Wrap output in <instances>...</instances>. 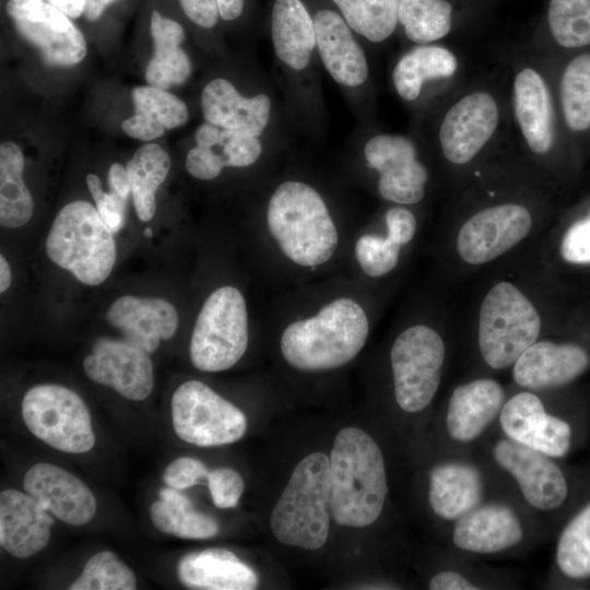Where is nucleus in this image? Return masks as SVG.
Listing matches in <instances>:
<instances>
[{
    "instance_id": "f257e3e1",
    "label": "nucleus",
    "mask_w": 590,
    "mask_h": 590,
    "mask_svg": "<svg viewBox=\"0 0 590 590\" xmlns=\"http://www.w3.org/2000/svg\"><path fill=\"white\" fill-rule=\"evenodd\" d=\"M330 514L344 527L362 528L380 516L388 494L382 452L357 427L341 429L330 453Z\"/></svg>"
},
{
    "instance_id": "f03ea898",
    "label": "nucleus",
    "mask_w": 590,
    "mask_h": 590,
    "mask_svg": "<svg viewBox=\"0 0 590 590\" xmlns=\"http://www.w3.org/2000/svg\"><path fill=\"white\" fill-rule=\"evenodd\" d=\"M368 332V318L361 305L341 297L315 316L288 324L281 337V353L287 364L299 370L334 369L361 352Z\"/></svg>"
},
{
    "instance_id": "7ed1b4c3",
    "label": "nucleus",
    "mask_w": 590,
    "mask_h": 590,
    "mask_svg": "<svg viewBox=\"0 0 590 590\" xmlns=\"http://www.w3.org/2000/svg\"><path fill=\"white\" fill-rule=\"evenodd\" d=\"M267 223L283 255L300 267L326 263L338 247V231L324 200L305 182L287 180L275 188Z\"/></svg>"
},
{
    "instance_id": "20e7f679",
    "label": "nucleus",
    "mask_w": 590,
    "mask_h": 590,
    "mask_svg": "<svg viewBox=\"0 0 590 590\" xmlns=\"http://www.w3.org/2000/svg\"><path fill=\"white\" fill-rule=\"evenodd\" d=\"M330 492L328 456L314 452L299 461L270 517L275 539L309 551L322 547L330 530Z\"/></svg>"
},
{
    "instance_id": "39448f33",
    "label": "nucleus",
    "mask_w": 590,
    "mask_h": 590,
    "mask_svg": "<svg viewBox=\"0 0 590 590\" xmlns=\"http://www.w3.org/2000/svg\"><path fill=\"white\" fill-rule=\"evenodd\" d=\"M45 248L55 264L90 286L107 280L117 258L114 233L84 200L69 202L58 212Z\"/></svg>"
},
{
    "instance_id": "423d86ee",
    "label": "nucleus",
    "mask_w": 590,
    "mask_h": 590,
    "mask_svg": "<svg viewBox=\"0 0 590 590\" xmlns=\"http://www.w3.org/2000/svg\"><path fill=\"white\" fill-rule=\"evenodd\" d=\"M541 319L533 304L514 284L500 282L486 294L479 316V346L485 363L504 369L535 343Z\"/></svg>"
},
{
    "instance_id": "0eeeda50",
    "label": "nucleus",
    "mask_w": 590,
    "mask_h": 590,
    "mask_svg": "<svg viewBox=\"0 0 590 590\" xmlns=\"http://www.w3.org/2000/svg\"><path fill=\"white\" fill-rule=\"evenodd\" d=\"M248 346V312L245 298L234 286H222L203 303L191 334L189 354L201 371L233 367Z\"/></svg>"
},
{
    "instance_id": "6e6552de",
    "label": "nucleus",
    "mask_w": 590,
    "mask_h": 590,
    "mask_svg": "<svg viewBox=\"0 0 590 590\" xmlns=\"http://www.w3.org/2000/svg\"><path fill=\"white\" fill-rule=\"evenodd\" d=\"M22 417L33 435L62 452H87L95 444L85 403L63 386L46 384L31 388L22 400Z\"/></svg>"
},
{
    "instance_id": "1a4fd4ad",
    "label": "nucleus",
    "mask_w": 590,
    "mask_h": 590,
    "mask_svg": "<svg viewBox=\"0 0 590 590\" xmlns=\"http://www.w3.org/2000/svg\"><path fill=\"white\" fill-rule=\"evenodd\" d=\"M444 361L445 344L436 330L417 324L398 335L390 351V362L394 397L403 411L418 412L432 402Z\"/></svg>"
},
{
    "instance_id": "9d476101",
    "label": "nucleus",
    "mask_w": 590,
    "mask_h": 590,
    "mask_svg": "<svg viewBox=\"0 0 590 590\" xmlns=\"http://www.w3.org/2000/svg\"><path fill=\"white\" fill-rule=\"evenodd\" d=\"M170 408L177 436L199 447L233 444L247 429L241 410L199 380L181 384L172 397Z\"/></svg>"
},
{
    "instance_id": "9b49d317",
    "label": "nucleus",
    "mask_w": 590,
    "mask_h": 590,
    "mask_svg": "<svg viewBox=\"0 0 590 590\" xmlns=\"http://www.w3.org/2000/svg\"><path fill=\"white\" fill-rule=\"evenodd\" d=\"M7 13L17 33L51 67H72L86 56V42L67 14L44 0H9Z\"/></svg>"
},
{
    "instance_id": "f8f14e48",
    "label": "nucleus",
    "mask_w": 590,
    "mask_h": 590,
    "mask_svg": "<svg viewBox=\"0 0 590 590\" xmlns=\"http://www.w3.org/2000/svg\"><path fill=\"white\" fill-rule=\"evenodd\" d=\"M83 369L92 381L133 401L145 400L154 387L149 353L125 339H98L83 359Z\"/></svg>"
},
{
    "instance_id": "ddd939ff",
    "label": "nucleus",
    "mask_w": 590,
    "mask_h": 590,
    "mask_svg": "<svg viewBox=\"0 0 590 590\" xmlns=\"http://www.w3.org/2000/svg\"><path fill=\"white\" fill-rule=\"evenodd\" d=\"M529 211L515 203L484 209L471 216L457 237L459 256L470 264H483L505 253L529 233Z\"/></svg>"
},
{
    "instance_id": "4468645a",
    "label": "nucleus",
    "mask_w": 590,
    "mask_h": 590,
    "mask_svg": "<svg viewBox=\"0 0 590 590\" xmlns=\"http://www.w3.org/2000/svg\"><path fill=\"white\" fill-rule=\"evenodd\" d=\"M368 165L379 173L380 196L399 204H414L425 194L428 175L416 158V149L402 135L378 134L364 146Z\"/></svg>"
},
{
    "instance_id": "2eb2a0df",
    "label": "nucleus",
    "mask_w": 590,
    "mask_h": 590,
    "mask_svg": "<svg viewBox=\"0 0 590 590\" xmlns=\"http://www.w3.org/2000/svg\"><path fill=\"white\" fill-rule=\"evenodd\" d=\"M493 456L498 465L517 481L531 506L553 510L565 502L568 492L565 476L548 456L511 439L498 440Z\"/></svg>"
},
{
    "instance_id": "dca6fc26",
    "label": "nucleus",
    "mask_w": 590,
    "mask_h": 590,
    "mask_svg": "<svg viewBox=\"0 0 590 590\" xmlns=\"http://www.w3.org/2000/svg\"><path fill=\"white\" fill-rule=\"evenodd\" d=\"M498 125L495 99L485 92L471 93L445 115L439 141L445 157L455 164L470 162L491 139Z\"/></svg>"
},
{
    "instance_id": "f3484780",
    "label": "nucleus",
    "mask_w": 590,
    "mask_h": 590,
    "mask_svg": "<svg viewBox=\"0 0 590 590\" xmlns=\"http://www.w3.org/2000/svg\"><path fill=\"white\" fill-rule=\"evenodd\" d=\"M499 423L509 439L548 457H563L569 450L570 426L548 414L532 392H520L506 401Z\"/></svg>"
},
{
    "instance_id": "a211bd4d",
    "label": "nucleus",
    "mask_w": 590,
    "mask_h": 590,
    "mask_svg": "<svg viewBox=\"0 0 590 590\" xmlns=\"http://www.w3.org/2000/svg\"><path fill=\"white\" fill-rule=\"evenodd\" d=\"M23 487L47 511L68 524H86L96 512L91 489L74 474L55 464L33 465L24 475Z\"/></svg>"
},
{
    "instance_id": "6ab92c4d",
    "label": "nucleus",
    "mask_w": 590,
    "mask_h": 590,
    "mask_svg": "<svg viewBox=\"0 0 590 590\" xmlns=\"http://www.w3.org/2000/svg\"><path fill=\"white\" fill-rule=\"evenodd\" d=\"M106 319L126 341L149 354L161 341L170 339L178 327L175 306L160 297L120 296L109 306Z\"/></svg>"
},
{
    "instance_id": "aec40b11",
    "label": "nucleus",
    "mask_w": 590,
    "mask_h": 590,
    "mask_svg": "<svg viewBox=\"0 0 590 590\" xmlns=\"http://www.w3.org/2000/svg\"><path fill=\"white\" fill-rule=\"evenodd\" d=\"M196 146L186 156V169L194 178L212 180L224 167H247L261 155L258 137L202 123L194 134Z\"/></svg>"
},
{
    "instance_id": "412c9836",
    "label": "nucleus",
    "mask_w": 590,
    "mask_h": 590,
    "mask_svg": "<svg viewBox=\"0 0 590 590\" xmlns=\"http://www.w3.org/2000/svg\"><path fill=\"white\" fill-rule=\"evenodd\" d=\"M54 518L30 494L4 489L0 494V544L17 558L42 551L50 538Z\"/></svg>"
},
{
    "instance_id": "4be33fe9",
    "label": "nucleus",
    "mask_w": 590,
    "mask_h": 590,
    "mask_svg": "<svg viewBox=\"0 0 590 590\" xmlns=\"http://www.w3.org/2000/svg\"><path fill=\"white\" fill-rule=\"evenodd\" d=\"M316 47L332 79L344 86L362 85L368 76L366 56L343 16L319 10L314 16Z\"/></svg>"
},
{
    "instance_id": "5701e85b",
    "label": "nucleus",
    "mask_w": 590,
    "mask_h": 590,
    "mask_svg": "<svg viewBox=\"0 0 590 590\" xmlns=\"http://www.w3.org/2000/svg\"><path fill=\"white\" fill-rule=\"evenodd\" d=\"M588 353L576 344L540 341L529 346L514 364L515 381L541 390L566 385L589 366Z\"/></svg>"
},
{
    "instance_id": "b1692460",
    "label": "nucleus",
    "mask_w": 590,
    "mask_h": 590,
    "mask_svg": "<svg viewBox=\"0 0 590 590\" xmlns=\"http://www.w3.org/2000/svg\"><path fill=\"white\" fill-rule=\"evenodd\" d=\"M201 108L209 123L259 137L270 120L271 98L267 94L245 97L229 81L217 78L204 86Z\"/></svg>"
},
{
    "instance_id": "393cba45",
    "label": "nucleus",
    "mask_w": 590,
    "mask_h": 590,
    "mask_svg": "<svg viewBox=\"0 0 590 590\" xmlns=\"http://www.w3.org/2000/svg\"><path fill=\"white\" fill-rule=\"evenodd\" d=\"M522 535L521 522L511 508L489 504L477 506L459 518L452 541L460 550L492 554L516 546Z\"/></svg>"
},
{
    "instance_id": "a878e982",
    "label": "nucleus",
    "mask_w": 590,
    "mask_h": 590,
    "mask_svg": "<svg viewBox=\"0 0 590 590\" xmlns=\"http://www.w3.org/2000/svg\"><path fill=\"white\" fill-rule=\"evenodd\" d=\"M504 400L503 387L493 379L458 386L450 396L446 416L450 437L460 442L477 438L499 414Z\"/></svg>"
},
{
    "instance_id": "bb28decb",
    "label": "nucleus",
    "mask_w": 590,
    "mask_h": 590,
    "mask_svg": "<svg viewBox=\"0 0 590 590\" xmlns=\"http://www.w3.org/2000/svg\"><path fill=\"white\" fill-rule=\"evenodd\" d=\"M180 582L189 589L252 590L256 571L226 548H208L182 556L177 565Z\"/></svg>"
},
{
    "instance_id": "cd10ccee",
    "label": "nucleus",
    "mask_w": 590,
    "mask_h": 590,
    "mask_svg": "<svg viewBox=\"0 0 590 590\" xmlns=\"http://www.w3.org/2000/svg\"><path fill=\"white\" fill-rule=\"evenodd\" d=\"M517 121L529 148L539 154L553 144V111L547 86L533 69L521 70L514 83Z\"/></svg>"
},
{
    "instance_id": "c85d7f7f",
    "label": "nucleus",
    "mask_w": 590,
    "mask_h": 590,
    "mask_svg": "<svg viewBox=\"0 0 590 590\" xmlns=\"http://www.w3.org/2000/svg\"><path fill=\"white\" fill-rule=\"evenodd\" d=\"M483 481L468 463L450 462L435 467L429 475L428 500L433 511L446 520H458L479 506Z\"/></svg>"
},
{
    "instance_id": "c756f323",
    "label": "nucleus",
    "mask_w": 590,
    "mask_h": 590,
    "mask_svg": "<svg viewBox=\"0 0 590 590\" xmlns=\"http://www.w3.org/2000/svg\"><path fill=\"white\" fill-rule=\"evenodd\" d=\"M271 37L276 57L295 71L304 70L316 48L314 19L302 0H275Z\"/></svg>"
},
{
    "instance_id": "7c9ffc66",
    "label": "nucleus",
    "mask_w": 590,
    "mask_h": 590,
    "mask_svg": "<svg viewBox=\"0 0 590 590\" xmlns=\"http://www.w3.org/2000/svg\"><path fill=\"white\" fill-rule=\"evenodd\" d=\"M134 115L121 122L123 132L141 141H151L166 130L184 126L188 120L187 105L176 95L152 85L132 91Z\"/></svg>"
},
{
    "instance_id": "2f4dec72",
    "label": "nucleus",
    "mask_w": 590,
    "mask_h": 590,
    "mask_svg": "<svg viewBox=\"0 0 590 590\" xmlns=\"http://www.w3.org/2000/svg\"><path fill=\"white\" fill-rule=\"evenodd\" d=\"M150 32L154 51L145 69L146 83L166 91L181 85L192 71L190 59L180 47L185 39L182 26L153 10Z\"/></svg>"
},
{
    "instance_id": "473e14b6",
    "label": "nucleus",
    "mask_w": 590,
    "mask_h": 590,
    "mask_svg": "<svg viewBox=\"0 0 590 590\" xmlns=\"http://www.w3.org/2000/svg\"><path fill=\"white\" fill-rule=\"evenodd\" d=\"M172 166L168 153L156 143L140 146L127 163L126 169L137 216L151 221L156 212V191Z\"/></svg>"
},
{
    "instance_id": "72a5a7b5",
    "label": "nucleus",
    "mask_w": 590,
    "mask_h": 590,
    "mask_svg": "<svg viewBox=\"0 0 590 590\" xmlns=\"http://www.w3.org/2000/svg\"><path fill=\"white\" fill-rule=\"evenodd\" d=\"M457 66L456 56L447 48L418 46L398 61L392 73L393 85L403 99L414 101L426 80L449 78Z\"/></svg>"
},
{
    "instance_id": "f704fd0d",
    "label": "nucleus",
    "mask_w": 590,
    "mask_h": 590,
    "mask_svg": "<svg viewBox=\"0 0 590 590\" xmlns=\"http://www.w3.org/2000/svg\"><path fill=\"white\" fill-rule=\"evenodd\" d=\"M24 156L14 142L0 145V224L7 228L25 225L34 212L32 194L23 179Z\"/></svg>"
},
{
    "instance_id": "c9c22d12",
    "label": "nucleus",
    "mask_w": 590,
    "mask_h": 590,
    "mask_svg": "<svg viewBox=\"0 0 590 590\" xmlns=\"http://www.w3.org/2000/svg\"><path fill=\"white\" fill-rule=\"evenodd\" d=\"M355 33L370 42L387 39L399 22L400 0H332Z\"/></svg>"
},
{
    "instance_id": "e433bc0d",
    "label": "nucleus",
    "mask_w": 590,
    "mask_h": 590,
    "mask_svg": "<svg viewBox=\"0 0 590 590\" xmlns=\"http://www.w3.org/2000/svg\"><path fill=\"white\" fill-rule=\"evenodd\" d=\"M398 19L406 37L423 45L450 32L452 7L447 0H400Z\"/></svg>"
},
{
    "instance_id": "4c0bfd02",
    "label": "nucleus",
    "mask_w": 590,
    "mask_h": 590,
    "mask_svg": "<svg viewBox=\"0 0 590 590\" xmlns=\"http://www.w3.org/2000/svg\"><path fill=\"white\" fill-rule=\"evenodd\" d=\"M153 526L161 532L181 539L203 540L217 534V521L194 510L191 500L168 503L160 499L150 509Z\"/></svg>"
},
{
    "instance_id": "58836bf2",
    "label": "nucleus",
    "mask_w": 590,
    "mask_h": 590,
    "mask_svg": "<svg viewBox=\"0 0 590 590\" xmlns=\"http://www.w3.org/2000/svg\"><path fill=\"white\" fill-rule=\"evenodd\" d=\"M560 98L567 126L574 131L590 129V54L579 55L567 64Z\"/></svg>"
},
{
    "instance_id": "ea45409f",
    "label": "nucleus",
    "mask_w": 590,
    "mask_h": 590,
    "mask_svg": "<svg viewBox=\"0 0 590 590\" xmlns=\"http://www.w3.org/2000/svg\"><path fill=\"white\" fill-rule=\"evenodd\" d=\"M556 562L570 578L590 576V504L563 530L557 543Z\"/></svg>"
},
{
    "instance_id": "a19ab883",
    "label": "nucleus",
    "mask_w": 590,
    "mask_h": 590,
    "mask_svg": "<svg viewBox=\"0 0 590 590\" xmlns=\"http://www.w3.org/2000/svg\"><path fill=\"white\" fill-rule=\"evenodd\" d=\"M547 19L560 46L578 48L590 44V0H550Z\"/></svg>"
},
{
    "instance_id": "79ce46f5",
    "label": "nucleus",
    "mask_w": 590,
    "mask_h": 590,
    "mask_svg": "<svg viewBox=\"0 0 590 590\" xmlns=\"http://www.w3.org/2000/svg\"><path fill=\"white\" fill-rule=\"evenodd\" d=\"M137 579L132 570L109 551L93 555L70 590H134Z\"/></svg>"
},
{
    "instance_id": "37998d69",
    "label": "nucleus",
    "mask_w": 590,
    "mask_h": 590,
    "mask_svg": "<svg viewBox=\"0 0 590 590\" xmlns=\"http://www.w3.org/2000/svg\"><path fill=\"white\" fill-rule=\"evenodd\" d=\"M400 248L389 236L363 235L355 244V256L367 275L378 278L398 264Z\"/></svg>"
},
{
    "instance_id": "c03bdc74",
    "label": "nucleus",
    "mask_w": 590,
    "mask_h": 590,
    "mask_svg": "<svg viewBox=\"0 0 590 590\" xmlns=\"http://www.w3.org/2000/svg\"><path fill=\"white\" fill-rule=\"evenodd\" d=\"M86 185L102 220L114 234L119 233L126 223L128 199L113 190L105 192L99 177L95 174L86 176Z\"/></svg>"
},
{
    "instance_id": "a18cd8bd",
    "label": "nucleus",
    "mask_w": 590,
    "mask_h": 590,
    "mask_svg": "<svg viewBox=\"0 0 590 590\" xmlns=\"http://www.w3.org/2000/svg\"><path fill=\"white\" fill-rule=\"evenodd\" d=\"M208 485L213 504L219 508L235 507L245 489L243 477L228 468H220L210 471Z\"/></svg>"
},
{
    "instance_id": "49530a36",
    "label": "nucleus",
    "mask_w": 590,
    "mask_h": 590,
    "mask_svg": "<svg viewBox=\"0 0 590 590\" xmlns=\"http://www.w3.org/2000/svg\"><path fill=\"white\" fill-rule=\"evenodd\" d=\"M560 255L570 263H590V215L567 229L560 244Z\"/></svg>"
},
{
    "instance_id": "de8ad7c7",
    "label": "nucleus",
    "mask_w": 590,
    "mask_h": 590,
    "mask_svg": "<svg viewBox=\"0 0 590 590\" xmlns=\"http://www.w3.org/2000/svg\"><path fill=\"white\" fill-rule=\"evenodd\" d=\"M208 468L198 459L179 457L170 462L164 473L163 481L173 488L185 489L200 482L209 474Z\"/></svg>"
},
{
    "instance_id": "09e8293b",
    "label": "nucleus",
    "mask_w": 590,
    "mask_h": 590,
    "mask_svg": "<svg viewBox=\"0 0 590 590\" xmlns=\"http://www.w3.org/2000/svg\"><path fill=\"white\" fill-rule=\"evenodd\" d=\"M388 235L392 240L402 245L411 241L416 232V220L413 213L401 206H394L386 213Z\"/></svg>"
},
{
    "instance_id": "8fccbe9b",
    "label": "nucleus",
    "mask_w": 590,
    "mask_h": 590,
    "mask_svg": "<svg viewBox=\"0 0 590 590\" xmlns=\"http://www.w3.org/2000/svg\"><path fill=\"white\" fill-rule=\"evenodd\" d=\"M182 11L194 24L203 28L216 25L220 13L216 0H179Z\"/></svg>"
},
{
    "instance_id": "3c124183",
    "label": "nucleus",
    "mask_w": 590,
    "mask_h": 590,
    "mask_svg": "<svg viewBox=\"0 0 590 590\" xmlns=\"http://www.w3.org/2000/svg\"><path fill=\"white\" fill-rule=\"evenodd\" d=\"M430 590H475V587L464 576L452 570L436 574L429 581Z\"/></svg>"
},
{
    "instance_id": "603ef678",
    "label": "nucleus",
    "mask_w": 590,
    "mask_h": 590,
    "mask_svg": "<svg viewBox=\"0 0 590 590\" xmlns=\"http://www.w3.org/2000/svg\"><path fill=\"white\" fill-rule=\"evenodd\" d=\"M107 179L110 190L116 191L123 198H129L131 194V187L127 169L123 165L120 163L111 164L108 169Z\"/></svg>"
},
{
    "instance_id": "864d4df0",
    "label": "nucleus",
    "mask_w": 590,
    "mask_h": 590,
    "mask_svg": "<svg viewBox=\"0 0 590 590\" xmlns=\"http://www.w3.org/2000/svg\"><path fill=\"white\" fill-rule=\"evenodd\" d=\"M47 2L69 17L76 19L84 13L86 0H47Z\"/></svg>"
},
{
    "instance_id": "5fc2aeb1",
    "label": "nucleus",
    "mask_w": 590,
    "mask_h": 590,
    "mask_svg": "<svg viewBox=\"0 0 590 590\" xmlns=\"http://www.w3.org/2000/svg\"><path fill=\"white\" fill-rule=\"evenodd\" d=\"M220 16L225 21L236 20L244 10V0H216Z\"/></svg>"
},
{
    "instance_id": "6e6d98bb",
    "label": "nucleus",
    "mask_w": 590,
    "mask_h": 590,
    "mask_svg": "<svg viewBox=\"0 0 590 590\" xmlns=\"http://www.w3.org/2000/svg\"><path fill=\"white\" fill-rule=\"evenodd\" d=\"M116 0H86L84 14L85 17L94 22L104 13L105 9Z\"/></svg>"
},
{
    "instance_id": "4d7b16f0",
    "label": "nucleus",
    "mask_w": 590,
    "mask_h": 590,
    "mask_svg": "<svg viewBox=\"0 0 590 590\" xmlns=\"http://www.w3.org/2000/svg\"><path fill=\"white\" fill-rule=\"evenodd\" d=\"M11 267L4 256L0 255V292L4 293L11 285Z\"/></svg>"
}]
</instances>
